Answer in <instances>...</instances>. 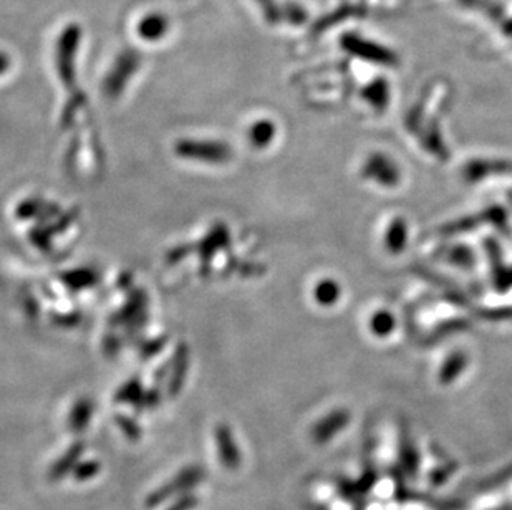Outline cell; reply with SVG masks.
<instances>
[{"label":"cell","instance_id":"1","mask_svg":"<svg viewBox=\"0 0 512 510\" xmlns=\"http://www.w3.org/2000/svg\"><path fill=\"white\" fill-rule=\"evenodd\" d=\"M204 477H206V472H204L203 467L193 466L184 469V471L179 472L178 476L174 477L173 481L153 492L146 499V507L155 509L156 506H160L161 502L168 501L170 497L176 496L179 492H188L189 489L201 484Z\"/></svg>","mask_w":512,"mask_h":510},{"label":"cell","instance_id":"2","mask_svg":"<svg viewBox=\"0 0 512 510\" xmlns=\"http://www.w3.org/2000/svg\"><path fill=\"white\" fill-rule=\"evenodd\" d=\"M216 439H218L219 459L223 462V466H226L228 471H237L241 466V453L234 444L229 429L221 426L216 433Z\"/></svg>","mask_w":512,"mask_h":510},{"label":"cell","instance_id":"3","mask_svg":"<svg viewBox=\"0 0 512 510\" xmlns=\"http://www.w3.org/2000/svg\"><path fill=\"white\" fill-rule=\"evenodd\" d=\"M83 454L82 444H75L72 448L68 449V453L62 459L55 462L54 467L50 469L49 477L52 481H60L62 477L67 476L70 472L75 471L78 466V459Z\"/></svg>","mask_w":512,"mask_h":510},{"label":"cell","instance_id":"4","mask_svg":"<svg viewBox=\"0 0 512 510\" xmlns=\"http://www.w3.org/2000/svg\"><path fill=\"white\" fill-rule=\"evenodd\" d=\"M138 34L146 40L161 39L166 34V20L161 15H148L138 25Z\"/></svg>","mask_w":512,"mask_h":510},{"label":"cell","instance_id":"5","mask_svg":"<svg viewBox=\"0 0 512 510\" xmlns=\"http://www.w3.org/2000/svg\"><path fill=\"white\" fill-rule=\"evenodd\" d=\"M100 469H102V467H100V462H83V464H78V466L75 467L73 476H75V479L80 482L90 481L92 477L97 476L98 472H100Z\"/></svg>","mask_w":512,"mask_h":510},{"label":"cell","instance_id":"6","mask_svg":"<svg viewBox=\"0 0 512 510\" xmlns=\"http://www.w3.org/2000/svg\"><path fill=\"white\" fill-rule=\"evenodd\" d=\"M198 504V497L191 496V494H186V496H183L181 499H178V501L174 502V506L170 507L168 510H193L194 507L198 506Z\"/></svg>","mask_w":512,"mask_h":510}]
</instances>
